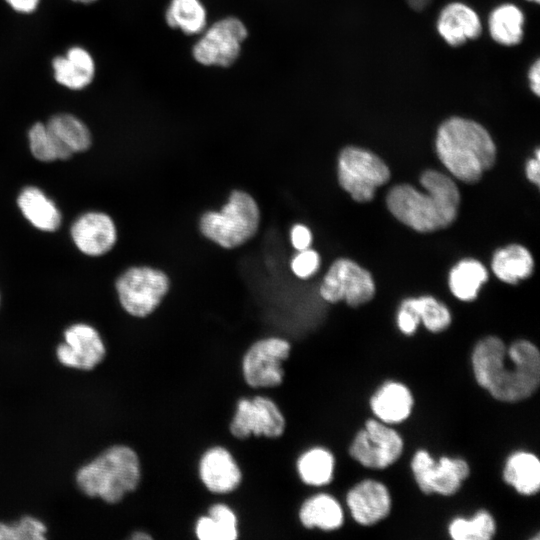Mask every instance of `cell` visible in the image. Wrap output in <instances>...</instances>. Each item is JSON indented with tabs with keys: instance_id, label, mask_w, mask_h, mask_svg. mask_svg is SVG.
Returning <instances> with one entry per match:
<instances>
[{
	"instance_id": "11",
	"label": "cell",
	"mask_w": 540,
	"mask_h": 540,
	"mask_svg": "<svg viewBox=\"0 0 540 540\" xmlns=\"http://www.w3.org/2000/svg\"><path fill=\"white\" fill-rule=\"evenodd\" d=\"M247 35V28L240 19L222 18L204 30L192 48V55L205 66H230L240 55Z\"/></svg>"
},
{
	"instance_id": "13",
	"label": "cell",
	"mask_w": 540,
	"mask_h": 540,
	"mask_svg": "<svg viewBox=\"0 0 540 540\" xmlns=\"http://www.w3.org/2000/svg\"><path fill=\"white\" fill-rule=\"evenodd\" d=\"M415 482L425 494L451 496L469 475V465L462 458L443 456L436 462L425 450H418L411 461Z\"/></svg>"
},
{
	"instance_id": "32",
	"label": "cell",
	"mask_w": 540,
	"mask_h": 540,
	"mask_svg": "<svg viewBox=\"0 0 540 540\" xmlns=\"http://www.w3.org/2000/svg\"><path fill=\"white\" fill-rule=\"evenodd\" d=\"M47 533L46 524L31 515L13 522H0V540H44Z\"/></svg>"
},
{
	"instance_id": "29",
	"label": "cell",
	"mask_w": 540,
	"mask_h": 540,
	"mask_svg": "<svg viewBox=\"0 0 540 540\" xmlns=\"http://www.w3.org/2000/svg\"><path fill=\"white\" fill-rule=\"evenodd\" d=\"M165 20L173 29H179L186 35H197L206 28L207 12L200 0H171Z\"/></svg>"
},
{
	"instance_id": "17",
	"label": "cell",
	"mask_w": 540,
	"mask_h": 540,
	"mask_svg": "<svg viewBox=\"0 0 540 540\" xmlns=\"http://www.w3.org/2000/svg\"><path fill=\"white\" fill-rule=\"evenodd\" d=\"M346 502L352 518L360 525L370 526L386 518L391 510L387 487L376 480L366 479L353 486Z\"/></svg>"
},
{
	"instance_id": "18",
	"label": "cell",
	"mask_w": 540,
	"mask_h": 540,
	"mask_svg": "<svg viewBox=\"0 0 540 540\" xmlns=\"http://www.w3.org/2000/svg\"><path fill=\"white\" fill-rule=\"evenodd\" d=\"M437 31L450 46H460L478 38L482 23L475 10L462 2L444 6L437 19Z\"/></svg>"
},
{
	"instance_id": "40",
	"label": "cell",
	"mask_w": 540,
	"mask_h": 540,
	"mask_svg": "<svg viewBox=\"0 0 540 540\" xmlns=\"http://www.w3.org/2000/svg\"><path fill=\"white\" fill-rule=\"evenodd\" d=\"M528 80L532 92L539 96L540 94V61L539 59L530 66L528 71Z\"/></svg>"
},
{
	"instance_id": "34",
	"label": "cell",
	"mask_w": 540,
	"mask_h": 540,
	"mask_svg": "<svg viewBox=\"0 0 540 540\" xmlns=\"http://www.w3.org/2000/svg\"><path fill=\"white\" fill-rule=\"evenodd\" d=\"M207 514L216 526L219 540H236L238 538V518L231 507L224 503H215L209 507Z\"/></svg>"
},
{
	"instance_id": "45",
	"label": "cell",
	"mask_w": 540,
	"mask_h": 540,
	"mask_svg": "<svg viewBox=\"0 0 540 540\" xmlns=\"http://www.w3.org/2000/svg\"><path fill=\"white\" fill-rule=\"evenodd\" d=\"M527 1H532V2H535V3H539L540 0H527Z\"/></svg>"
},
{
	"instance_id": "41",
	"label": "cell",
	"mask_w": 540,
	"mask_h": 540,
	"mask_svg": "<svg viewBox=\"0 0 540 540\" xmlns=\"http://www.w3.org/2000/svg\"><path fill=\"white\" fill-rule=\"evenodd\" d=\"M7 4L19 13H31L36 10L40 0H5Z\"/></svg>"
},
{
	"instance_id": "24",
	"label": "cell",
	"mask_w": 540,
	"mask_h": 540,
	"mask_svg": "<svg viewBox=\"0 0 540 540\" xmlns=\"http://www.w3.org/2000/svg\"><path fill=\"white\" fill-rule=\"evenodd\" d=\"M491 268L499 280L515 285L532 275L534 259L526 247L511 244L495 251Z\"/></svg>"
},
{
	"instance_id": "5",
	"label": "cell",
	"mask_w": 540,
	"mask_h": 540,
	"mask_svg": "<svg viewBox=\"0 0 540 540\" xmlns=\"http://www.w3.org/2000/svg\"><path fill=\"white\" fill-rule=\"evenodd\" d=\"M260 211L254 198L234 190L220 211L204 213L199 222L201 233L226 249L236 248L250 240L257 232Z\"/></svg>"
},
{
	"instance_id": "20",
	"label": "cell",
	"mask_w": 540,
	"mask_h": 540,
	"mask_svg": "<svg viewBox=\"0 0 540 540\" xmlns=\"http://www.w3.org/2000/svg\"><path fill=\"white\" fill-rule=\"evenodd\" d=\"M413 403L409 388L395 381L383 384L370 399L372 412L385 424H397L406 420L411 414Z\"/></svg>"
},
{
	"instance_id": "36",
	"label": "cell",
	"mask_w": 540,
	"mask_h": 540,
	"mask_svg": "<svg viewBox=\"0 0 540 540\" xmlns=\"http://www.w3.org/2000/svg\"><path fill=\"white\" fill-rule=\"evenodd\" d=\"M420 323L418 316L409 308L400 306L397 313V325L405 335H413Z\"/></svg>"
},
{
	"instance_id": "27",
	"label": "cell",
	"mask_w": 540,
	"mask_h": 540,
	"mask_svg": "<svg viewBox=\"0 0 540 540\" xmlns=\"http://www.w3.org/2000/svg\"><path fill=\"white\" fill-rule=\"evenodd\" d=\"M524 14L511 3L495 7L488 18V29L492 39L502 45L512 46L521 42L524 34Z\"/></svg>"
},
{
	"instance_id": "3",
	"label": "cell",
	"mask_w": 540,
	"mask_h": 540,
	"mask_svg": "<svg viewBox=\"0 0 540 540\" xmlns=\"http://www.w3.org/2000/svg\"><path fill=\"white\" fill-rule=\"evenodd\" d=\"M436 153L445 168L458 180L475 184L496 161V145L478 122L453 116L437 130Z\"/></svg>"
},
{
	"instance_id": "1",
	"label": "cell",
	"mask_w": 540,
	"mask_h": 540,
	"mask_svg": "<svg viewBox=\"0 0 540 540\" xmlns=\"http://www.w3.org/2000/svg\"><path fill=\"white\" fill-rule=\"evenodd\" d=\"M471 363L478 385L501 402L522 401L540 383V353L528 340L507 347L499 337H484L475 345Z\"/></svg>"
},
{
	"instance_id": "16",
	"label": "cell",
	"mask_w": 540,
	"mask_h": 540,
	"mask_svg": "<svg viewBox=\"0 0 540 540\" xmlns=\"http://www.w3.org/2000/svg\"><path fill=\"white\" fill-rule=\"evenodd\" d=\"M198 475L204 487L214 494L235 491L243 478L236 459L223 446H213L202 453L198 462Z\"/></svg>"
},
{
	"instance_id": "12",
	"label": "cell",
	"mask_w": 540,
	"mask_h": 540,
	"mask_svg": "<svg viewBox=\"0 0 540 540\" xmlns=\"http://www.w3.org/2000/svg\"><path fill=\"white\" fill-rule=\"evenodd\" d=\"M403 447L396 430L378 419H368L352 440L349 454L364 467L383 469L399 459Z\"/></svg>"
},
{
	"instance_id": "37",
	"label": "cell",
	"mask_w": 540,
	"mask_h": 540,
	"mask_svg": "<svg viewBox=\"0 0 540 540\" xmlns=\"http://www.w3.org/2000/svg\"><path fill=\"white\" fill-rule=\"evenodd\" d=\"M195 535L199 540H219L216 526L208 514L197 518Z\"/></svg>"
},
{
	"instance_id": "31",
	"label": "cell",
	"mask_w": 540,
	"mask_h": 540,
	"mask_svg": "<svg viewBox=\"0 0 540 540\" xmlns=\"http://www.w3.org/2000/svg\"><path fill=\"white\" fill-rule=\"evenodd\" d=\"M448 533L454 540H489L496 533V523L488 511L479 510L471 519H453Z\"/></svg>"
},
{
	"instance_id": "35",
	"label": "cell",
	"mask_w": 540,
	"mask_h": 540,
	"mask_svg": "<svg viewBox=\"0 0 540 540\" xmlns=\"http://www.w3.org/2000/svg\"><path fill=\"white\" fill-rule=\"evenodd\" d=\"M319 266L320 256L310 248L300 250L291 261L293 273L301 279L313 276L318 271Z\"/></svg>"
},
{
	"instance_id": "7",
	"label": "cell",
	"mask_w": 540,
	"mask_h": 540,
	"mask_svg": "<svg viewBox=\"0 0 540 540\" xmlns=\"http://www.w3.org/2000/svg\"><path fill=\"white\" fill-rule=\"evenodd\" d=\"M122 308L131 316L143 318L155 311L170 287L168 276L148 266L124 271L115 283Z\"/></svg>"
},
{
	"instance_id": "8",
	"label": "cell",
	"mask_w": 540,
	"mask_h": 540,
	"mask_svg": "<svg viewBox=\"0 0 540 540\" xmlns=\"http://www.w3.org/2000/svg\"><path fill=\"white\" fill-rule=\"evenodd\" d=\"M291 352V344L281 337H267L255 341L244 353L241 372L251 388H275L283 383V364Z\"/></svg>"
},
{
	"instance_id": "15",
	"label": "cell",
	"mask_w": 540,
	"mask_h": 540,
	"mask_svg": "<svg viewBox=\"0 0 540 540\" xmlns=\"http://www.w3.org/2000/svg\"><path fill=\"white\" fill-rule=\"evenodd\" d=\"M70 235L77 249L91 257L106 254L117 241V229L113 219L98 211L79 216L71 226Z\"/></svg>"
},
{
	"instance_id": "33",
	"label": "cell",
	"mask_w": 540,
	"mask_h": 540,
	"mask_svg": "<svg viewBox=\"0 0 540 540\" xmlns=\"http://www.w3.org/2000/svg\"><path fill=\"white\" fill-rule=\"evenodd\" d=\"M29 147L35 159L41 162L60 160L58 149L45 124L37 122L28 132Z\"/></svg>"
},
{
	"instance_id": "26",
	"label": "cell",
	"mask_w": 540,
	"mask_h": 540,
	"mask_svg": "<svg viewBox=\"0 0 540 540\" xmlns=\"http://www.w3.org/2000/svg\"><path fill=\"white\" fill-rule=\"evenodd\" d=\"M486 267L476 259H463L450 270L448 285L451 293L461 301L477 298L481 286L488 280Z\"/></svg>"
},
{
	"instance_id": "6",
	"label": "cell",
	"mask_w": 540,
	"mask_h": 540,
	"mask_svg": "<svg viewBox=\"0 0 540 540\" xmlns=\"http://www.w3.org/2000/svg\"><path fill=\"white\" fill-rule=\"evenodd\" d=\"M338 182L359 203L371 201L378 187L390 179L386 163L375 153L357 146L341 150L337 163Z\"/></svg>"
},
{
	"instance_id": "39",
	"label": "cell",
	"mask_w": 540,
	"mask_h": 540,
	"mask_svg": "<svg viewBox=\"0 0 540 540\" xmlns=\"http://www.w3.org/2000/svg\"><path fill=\"white\" fill-rule=\"evenodd\" d=\"M540 151L539 148L535 150V155L533 158H530L526 163V176L528 180L535 185L539 186L540 184Z\"/></svg>"
},
{
	"instance_id": "42",
	"label": "cell",
	"mask_w": 540,
	"mask_h": 540,
	"mask_svg": "<svg viewBox=\"0 0 540 540\" xmlns=\"http://www.w3.org/2000/svg\"><path fill=\"white\" fill-rule=\"evenodd\" d=\"M131 539H133V540H151V539H153V537L148 532L140 530V531H136L134 534H132Z\"/></svg>"
},
{
	"instance_id": "28",
	"label": "cell",
	"mask_w": 540,
	"mask_h": 540,
	"mask_svg": "<svg viewBox=\"0 0 540 540\" xmlns=\"http://www.w3.org/2000/svg\"><path fill=\"white\" fill-rule=\"evenodd\" d=\"M334 467V456L324 447L310 448L296 461V470L301 481L314 487L329 484L333 479Z\"/></svg>"
},
{
	"instance_id": "21",
	"label": "cell",
	"mask_w": 540,
	"mask_h": 540,
	"mask_svg": "<svg viewBox=\"0 0 540 540\" xmlns=\"http://www.w3.org/2000/svg\"><path fill=\"white\" fill-rule=\"evenodd\" d=\"M55 80L71 89L81 90L88 86L95 74V64L90 53L82 47H71L65 56L52 60Z\"/></svg>"
},
{
	"instance_id": "25",
	"label": "cell",
	"mask_w": 540,
	"mask_h": 540,
	"mask_svg": "<svg viewBox=\"0 0 540 540\" xmlns=\"http://www.w3.org/2000/svg\"><path fill=\"white\" fill-rule=\"evenodd\" d=\"M504 481L519 494L532 496L540 489V461L530 452L519 451L508 457L503 469Z\"/></svg>"
},
{
	"instance_id": "43",
	"label": "cell",
	"mask_w": 540,
	"mask_h": 540,
	"mask_svg": "<svg viewBox=\"0 0 540 540\" xmlns=\"http://www.w3.org/2000/svg\"><path fill=\"white\" fill-rule=\"evenodd\" d=\"M408 2L414 9L421 10L430 2V0H408Z\"/></svg>"
},
{
	"instance_id": "2",
	"label": "cell",
	"mask_w": 540,
	"mask_h": 540,
	"mask_svg": "<svg viewBox=\"0 0 540 540\" xmlns=\"http://www.w3.org/2000/svg\"><path fill=\"white\" fill-rule=\"evenodd\" d=\"M420 184L425 193L409 184L390 189L386 205L401 223L421 233L433 232L450 226L457 218L460 192L454 180L439 171L422 173Z\"/></svg>"
},
{
	"instance_id": "30",
	"label": "cell",
	"mask_w": 540,
	"mask_h": 540,
	"mask_svg": "<svg viewBox=\"0 0 540 540\" xmlns=\"http://www.w3.org/2000/svg\"><path fill=\"white\" fill-rule=\"evenodd\" d=\"M400 306L412 310L425 328L433 333L444 331L451 324V313L448 307L432 296L407 298Z\"/></svg>"
},
{
	"instance_id": "9",
	"label": "cell",
	"mask_w": 540,
	"mask_h": 540,
	"mask_svg": "<svg viewBox=\"0 0 540 540\" xmlns=\"http://www.w3.org/2000/svg\"><path fill=\"white\" fill-rule=\"evenodd\" d=\"M375 291L371 273L348 258H339L332 263L319 288L320 296L325 301H344L352 307L372 300Z\"/></svg>"
},
{
	"instance_id": "23",
	"label": "cell",
	"mask_w": 540,
	"mask_h": 540,
	"mask_svg": "<svg viewBox=\"0 0 540 540\" xmlns=\"http://www.w3.org/2000/svg\"><path fill=\"white\" fill-rule=\"evenodd\" d=\"M298 517L307 529L333 531L344 522L340 503L330 494L318 493L307 498L300 506Z\"/></svg>"
},
{
	"instance_id": "4",
	"label": "cell",
	"mask_w": 540,
	"mask_h": 540,
	"mask_svg": "<svg viewBox=\"0 0 540 540\" xmlns=\"http://www.w3.org/2000/svg\"><path fill=\"white\" fill-rule=\"evenodd\" d=\"M142 478L141 461L130 446L115 444L82 465L76 472L78 489L87 497L117 504L134 492Z\"/></svg>"
},
{
	"instance_id": "19",
	"label": "cell",
	"mask_w": 540,
	"mask_h": 540,
	"mask_svg": "<svg viewBox=\"0 0 540 540\" xmlns=\"http://www.w3.org/2000/svg\"><path fill=\"white\" fill-rule=\"evenodd\" d=\"M58 149L60 160L88 150L92 143L89 128L79 118L68 113L50 117L45 124Z\"/></svg>"
},
{
	"instance_id": "22",
	"label": "cell",
	"mask_w": 540,
	"mask_h": 540,
	"mask_svg": "<svg viewBox=\"0 0 540 540\" xmlns=\"http://www.w3.org/2000/svg\"><path fill=\"white\" fill-rule=\"evenodd\" d=\"M17 205L25 219L38 230L54 232L61 225V213L56 204L38 187L23 188Z\"/></svg>"
},
{
	"instance_id": "14",
	"label": "cell",
	"mask_w": 540,
	"mask_h": 540,
	"mask_svg": "<svg viewBox=\"0 0 540 540\" xmlns=\"http://www.w3.org/2000/svg\"><path fill=\"white\" fill-rule=\"evenodd\" d=\"M58 362L69 369L91 371L106 357L105 343L96 328L75 323L63 333V342L55 351Z\"/></svg>"
},
{
	"instance_id": "38",
	"label": "cell",
	"mask_w": 540,
	"mask_h": 540,
	"mask_svg": "<svg viewBox=\"0 0 540 540\" xmlns=\"http://www.w3.org/2000/svg\"><path fill=\"white\" fill-rule=\"evenodd\" d=\"M290 238L293 247L300 251L310 247L312 242V233L307 226L303 224H295L291 228Z\"/></svg>"
},
{
	"instance_id": "10",
	"label": "cell",
	"mask_w": 540,
	"mask_h": 540,
	"mask_svg": "<svg viewBox=\"0 0 540 540\" xmlns=\"http://www.w3.org/2000/svg\"><path fill=\"white\" fill-rule=\"evenodd\" d=\"M228 427L230 434L240 440L250 436L275 439L283 435L286 419L274 400L257 395L237 401Z\"/></svg>"
},
{
	"instance_id": "44",
	"label": "cell",
	"mask_w": 540,
	"mask_h": 540,
	"mask_svg": "<svg viewBox=\"0 0 540 540\" xmlns=\"http://www.w3.org/2000/svg\"><path fill=\"white\" fill-rule=\"evenodd\" d=\"M72 1L83 3V4H89V3L95 2L96 0H72Z\"/></svg>"
}]
</instances>
